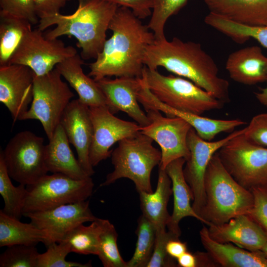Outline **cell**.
Listing matches in <instances>:
<instances>
[{
    "instance_id": "8fae6325",
    "label": "cell",
    "mask_w": 267,
    "mask_h": 267,
    "mask_svg": "<svg viewBox=\"0 0 267 267\" xmlns=\"http://www.w3.org/2000/svg\"><path fill=\"white\" fill-rule=\"evenodd\" d=\"M77 53L74 47L65 45L61 40L48 39L39 29H32L24 37L9 64L27 66L40 76L48 73L58 64Z\"/></svg>"
},
{
    "instance_id": "9a60e30c",
    "label": "cell",
    "mask_w": 267,
    "mask_h": 267,
    "mask_svg": "<svg viewBox=\"0 0 267 267\" xmlns=\"http://www.w3.org/2000/svg\"><path fill=\"white\" fill-rule=\"evenodd\" d=\"M23 216L44 231L46 247L59 242L77 225L97 219L91 212L89 200L67 204L49 210L27 213Z\"/></svg>"
},
{
    "instance_id": "603a6c76",
    "label": "cell",
    "mask_w": 267,
    "mask_h": 267,
    "mask_svg": "<svg viewBox=\"0 0 267 267\" xmlns=\"http://www.w3.org/2000/svg\"><path fill=\"white\" fill-rule=\"evenodd\" d=\"M201 243L210 257L224 267H267V258L262 251H251L231 243H220L210 236L208 229L200 230Z\"/></svg>"
},
{
    "instance_id": "30bf717a",
    "label": "cell",
    "mask_w": 267,
    "mask_h": 267,
    "mask_svg": "<svg viewBox=\"0 0 267 267\" xmlns=\"http://www.w3.org/2000/svg\"><path fill=\"white\" fill-rule=\"evenodd\" d=\"M44 139L29 131L16 134L0 150L11 178L25 185L47 174Z\"/></svg>"
},
{
    "instance_id": "7a4b0ae2",
    "label": "cell",
    "mask_w": 267,
    "mask_h": 267,
    "mask_svg": "<svg viewBox=\"0 0 267 267\" xmlns=\"http://www.w3.org/2000/svg\"><path fill=\"white\" fill-rule=\"evenodd\" d=\"M144 65L152 70L162 67L187 79L224 103L230 101L229 84L219 75L213 58L197 43L174 37L156 40L147 48Z\"/></svg>"
},
{
    "instance_id": "ba28073f",
    "label": "cell",
    "mask_w": 267,
    "mask_h": 267,
    "mask_svg": "<svg viewBox=\"0 0 267 267\" xmlns=\"http://www.w3.org/2000/svg\"><path fill=\"white\" fill-rule=\"evenodd\" d=\"M243 133L221 148L219 157L230 175L245 189L267 187V147L250 142Z\"/></svg>"
},
{
    "instance_id": "f35d334b",
    "label": "cell",
    "mask_w": 267,
    "mask_h": 267,
    "mask_svg": "<svg viewBox=\"0 0 267 267\" xmlns=\"http://www.w3.org/2000/svg\"><path fill=\"white\" fill-rule=\"evenodd\" d=\"M0 6L1 11L25 19L32 24L39 22L34 0H0Z\"/></svg>"
},
{
    "instance_id": "d6a6232c",
    "label": "cell",
    "mask_w": 267,
    "mask_h": 267,
    "mask_svg": "<svg viewBox=\"0 0 267 267\" xmlns=\"http://www.w3.org/2000/svg\"><path fill=\"white\" fill-rule=\"evenodd\" d=\"M118 234L114 225L106 220L100 237L97 256L104 267H127L117 245Z\"/></svg>"
},
{
    "instance_id": "4316f807",
    "label": "cell",
    "mask_w": 267,
    "mask_h": 267,
    "mask_svg": "<svg viewBox=\"0 0 267 267\" xmlns=\"http://www.w3.org/2000/svg\"><path fill=\"white\" fill-rule=\"evenodd\" d=\"M171 184V180L165 170L159 168L155 191L151 193L138 192L142 215L153 224L156 230L167 227L170 217L167 205L173 193Z\"/></svg>"
},
{
    "instance_id": "e575fe53",
    "label": "cell",
    "mask_w": 267,
    "mask_h": 267,
    "mask_svg": "<svg viewBox=\"0 0 267 267\" xmlns=\"http://www.w3.org/2000/svg\"><path fill=\"white\" fill-rule=\"evenodd\" d=\"M39 254L34 245L8 246L0 255V267H37Z\"/></svg>"
},
{
    "instance_id": "9c48e42d",
    "label": "cell",
    "mask_w": 267,
    "mask_h": 267,
    "mask_svg": "<svg viewBox=\"0 0 267 267\" xmlns=\"http://www.w3.org/2000/svg\"><path fill=\"white\" fill-rule=\"evenodd\" d=\"M26 187L28 195L23 214L87 200L92 194L94 183L91 177L76 179L63 174L52 173Z\"/></svg>"
},
{
    "instance_id": "d4e9b609",
    "label": "cell",
    "mask_w": 267,
    "mask_h": 267,
    "mask_svg": "<svg viewBox=\"0 0 267 267\" xmlns=\"http://www.w3.org/2000/svg\"><path fill=\"white\" fill-rule=\"evenodd\" d=\"M46 145L45 164L48 172L61 173L76 179L89 177L70 147L66 133L59 124Z\"/></svg>"
},
{
    "instance_id": "8992f818",
    "label": "cell",
    "mask_w": 267,
    "mask_h": 267,
    "mask_svg": "<svg viewBox=\"0 0 267 267\" xmlns=\"http://www.w3.org/2000/svg\"><path fill=\"white\" fill-rule=\"evenodd\" d=\"M142 76L158 99L178 111L201 115L207 112L222 109L225 104L183 77L165 76L157 70L150 69L145 66Z\"/></svg>"
},
{
    "instance_id": "4dcf8cb0",
    "label": "cell",
    "mask_w": 267,
    "mask_h": 267,
    "mask_svg": "<svg viewBox=\"0 0 267 267\" xmlns=\"http://www.w3.org/2000/svg\"><path fill=\"white\" fill-rule=\"evenodd\" d=\"M0 153V194L4 201L2 211L6 215L18 219L23 214V209L28 195L26 185L14 186L11 180Z\"/></svg>"
},
{
    "instance_id": "d6986e66",
    "label": "cell",
    "mask_w": 267,
    "mask_h": 267,
    "mask_svg": "<svg viewBox=\"0 0 267 267\" xmlns=\"http://www.w3.org/2000/svg\"><path fill=\"white\" fill-rule=\"evenodd\" d=\"M103 93L109 110L114 114L126 113L141 127L148 125L150 120L141 109L137 94L142 85V77H105L95 81Z\"/></svg>"
},
{
    "instance_id": "f6af8a7d",
    "label": "cell",
    "mask_w": 267,
    "mask_h": 267,
    "mask_svg": "<svg viewBox=\"0 0 267 267\" xmlns=\"http://www.w3.org/2000/svg\"><path fill=\"white\" fill-rule=\"evenodd\" d=\"M177 265L181 267H196L198 266V259L196 254L186 251L177 260Z\"/></svg>"
},
{
    "instance_id": "bcb514c9",
    "label": "cell",
    "mask_w": 267,
    "mask_h": 267,
    "mask_svg": "<svg viewBox=\"0 0 267 267\" xmlns=\"http://www.w3.org/2000/svg\"><path fill=\"white\" fill-rule=\"evenodd\" d=\"M267 85L264 88H262L260 91L255 93L258 101L264 106L267 107Z\"/></svg>"
},
{
    "instance_id": "d590c367",
    "label": "cell",
    "mask_w": 267,
    "mask_h": 267,
    "mask_svg": "<svg viewBox=\"0 0 267 267\" xmlns=\"http://www.w3.org/2000/svg\"><path fill=\"white\" fill-rule=\"evenodd\" d=\"M46 251L39 254L37 267H90L91 262L83 264L66 260L71 252L69 245L63 241L54 242L46 247Z\"/></svg>"
},
{
    "instance_id": "74e56055",
    "label": "cell",
    "mask_w": 267,
    "mask_h": 267,
    "mask_svg": "<svg viewBox=\"0 0 267 267\" xmlns=\"http://www.w3.org/2000/svg\"><path fill=\"white\" fill-rule=\"evenodd\" d=\"M228 34L231 39L237 43L243 44L253 38L267 48V25L249 26L232 22L229 25Z\"/></svg>"
},
{
    "instance_id": "2e32d148",
    "label": "cell",
    "mask_w": 267,
    "mask_h": 267,
    "mask_svg": "<svg viewBox=\"0 0 267 267\" xmlns=\"http://www.w3.org/2000/svg\"><path fill=\"white\" fill-rule=\"evenodd\" d=\"M35 76L33 70L24 65L0 66V101L14 122L20 120L32 103Z\"/></svg>"
},
{
    "instance_id": "ee69618b",
    "label": "cell",
    "mask_w": 267,
    "mask_h": 267,
    "mask_svg": "<svg viewBox=\"0 0 267 267\" xmlns=\"http://www.w3.org/2000/svg\"><path fill=\"white\" fill-rule=\"evenodd\" d=\"M187 249L186 243L180 241L179 238L170 240L166 245V251L168 254L176 260L187 251Z\"/></svg>"
},
{
    "instance_id": "ac0fdd59",
    "label": "cell",
    "mask_w": 267,
    "mask_h": 267,
    "mask_svg": "<svg viewBox=\"0 0 267 267\" xmlns=\"http://www.w3.org/2000/svg\"><path fill=\"white\" fill-rule=\"evenodd\" d=\"M137 99L144 109H155L165 113L168 117H178L184 119L200 137L207 141H212L221 133H232L237 127L246 124L245 121L239 119H211L174 109L157 99L150 90L144 78H142Z\"/></svg>"
},
{
    "instance_id": "ab89813d",
    "label": "cell",
    "mask_w": 267,
    "mask_h": 267,
    "mask_svg": "<svg viewBox=\"0 0 267 267\" xmlns=\"http://www.w3.org/2000/svg\"><path fill=\"white\" fill-rule=\"evenodd\" d=\"M243 135L250 142L267 147V113L254 116L245 127Z\"/></svg>"
},
{
    "instance_id": "6da1fadb",
    "label": "cell",
    "mask_w": 267,
    "mask_h": 267,
    "mask_svg": "<svg viewBox=\"0 0 267 267\" xmlns=\"http://www.w3.org/2000/svg\"><path fill=\"white\" fill-rule=\"evenodd\" d=\"M112 31L88 76L95 81L105 77L141 78L147 47L155 40L153 32L128 8L119 6L109 26Z\"/></svg>"
},
{
    "instance_id": "836d02e7",
    "label": "cell",
    "mask_w": 267,
    "mask_h": 267,
    "mask_svg": "<svg viewBox=\"0 0 267 267\" xmlns=\"http://www.w3.org/2000/svg\"><path fill=\"white\" fill-rule=\"evenodd\" d=\"M188 0H154L150 20L147 25L156 40L166 38L164 27L168 19L184 7Z\"/></svg>"
},
{
    "instance_id": "484cf974",
    "label": "cell",
    "mask_w": 267,
    "mask_h": 267,
    "mask_svg": "<svg viewBox=\"0 0 267 267\" xmlns=\"http://www.w3.org/2000/svg\"><path fill=\"white\" fill-rule=\"evenodd\" d=\"M212 12L249 25H267V0H203Z\"/></svg>"
},
{
    "instance_id": "f546056e",
    "label": "cell",
    "mask_w": 267,
    "mask_h": 267,
    "mask_svg": "<svg viewBox=\"0 0 267 267\" xmlns=\"http://www.w3.org/2000/svg\"><path fill=\"white\" fill-rule=\"evenodd\" d=\"M106 220L97 218L89 225L80 224L70 230L60 241L69 245L71 252L97 255L99 237Z\"/></svg>"
},
{
    "instance_id": "7c38bea8",
    "label": "cell",
    "mask_w": 267,
    "mask_h": 267,
    "mask_svg": "<svg viewBox=\"0 0 267 267\" xmlns=\"http://www.w3.org/2000/svg\"><path fill=\"white\" fill-rule=\"evenodd\" d=\"M150 123L140 127V132L150 137L161 148L159 168L163 170L173 161L190 155L187 138L191 126L178 117H164L155 109H145Z\"/></svg>"
},
{
    "instance_id": "5bb4252c",
    "label": "cell",
    "mask_w": 267,
    "mask_h": 267,
    "mask_svg": "<svg viewBox=\"0 0 267 267\" xmlns=\"http://www.w3.org/2000/svg\"><path fill=\"white\" fill-rule=\"evenodd\" d=\"M89 109L93 128L89 159L94 167L111 157L110 148L116 142L138 133L140 126L115 116L106 106H91Z\"/></svg>"
},
{
    "instance_id": "7dc6e473",
    "label": "cell",
    "mask_w": 267,
    "mask_h": 267,
    "mask_svg": "<svg viewBox=\"0 0 267 267\" xmlns=\"http://www.w3.org/2000/svg\"><path fill=\"white\" fill-rule=\"evenodd\" d=\"M261 251L263 252L267 258V242L262 248Z\"/></svg>"
},
{
    "instance_id": "e0dca14e",
    "label": "cell",
    "mask_w": 267,
    "mask_h": 267,
    "mask_svg": "<svg viewBox=\"0 0 267 267\" xmlns=\"http://www.w3.org/2000/svg\"><path fill=\"white\" fill-rule=\"evenodd\" d=\"M70 143L75 148L78 160L86 174H94L89 162V153L93 136V128L89 107L79 99L71 100L60 120Z\"/></svg>"
},
{
    "instance_id": "5b68a950",
    "label": "cell",
    "mask_w": 267,
    "mask_h": 267,
    "mask_svg": "<svg viewBox=\"0 0 267 267\" xmlns=\"http://www.w3.org/2000/svg\"><path fill=\"white\" fill-rule=\"evenodd\" d=\"M153 141L140 131L119 141L111 155L114 170L106 176L101 186L127 178L134 182L138 192H152L151 173L161 160V151L153 145Z\"/></svg>"
},
{
    "instance_id": "8d00e7d4",
    "label": "cell",
    "mask_w": 267,
    "mask_h": 267,
    "mask_svg": "<svg viewBox=\"0 0 267 267\" xmlns=\"http://www.w3.org/2000/svg\"><path fill=\"white\" fill-rule=\"evenodd\" d=\"M179 238L173 232L166 230V228L156 230L154 250L147 267H175V259L171 258L166 251L168 241L173 239Z\"/></svg>"
},
{
    "instance_id": "7bdbcfd3",
    "label": "cell",
    "mask_w": 267,
    "mask_h": 267,
    "mask_svg": "<svg viewBox=\"0 0 267 267\" xmlns=\"http://www.w3.org/2000/svg\"><path fill=\"white\" fill-rule=\"evenodd\" d=\"M69 0H34L36 14L40 19L60 13Z\"/></svg>"
},
{
    "instance_id": "44dd1931",
    "label": "cell",
    "mask_w": 267,
    "mask_h": 267,
    "mask_svg": "<svg viewBox=\"0 0 267 267\" xmlns=\"http://www.w3.org/2000/svg\"><path fill=\"white\" fill-rule=\"evenodd\" d=\"M230 78L245 85H254L267 80V57L257 45L244 47L231 53L225 63Z\"/></svg>"
},
{
    "instance_id": "1f68e13d",
    "label": "cell",
    "mask_w": 267,
    "mask_h": 267,
    "mask_svg": "<svg viewBox=\"0 0 267 267\" xmlns=\"http://www.w3.org/2000/svg\"><path fill=\"white\" fill-rule=\"evenodd\" d=\"M156 232L153 224L141 215L137 220L135 249L131 259L127 262V267H147L154 250Z\"/></svg>"
},
{
    "instance_id": "3957f363",
    "label": "cell",
    "mask_w": 267,
    "mask_h": 267,
    "mask_svg": "<svg viewBox=\"0 0 267 267\" xmlns=\"http://www.w3.org/2000/svg\"><path fill=\"white\" fill-rule=\"evenodd\" d=\"M78 8L68 15L58 13L40 19L38 29L43 31L51 26L45 37L58 39L67 35L73 36L82 49L85 59H95L102 51L106 41V32L119 6L106 0H78Z\"/></svg>"
},
{
    "instance_id": "f1b7e54d",
    "label": "cell",
    "mask_w": 267,
    "mask_h": 267,
    "mask_svg": "<svg viewBox=\"0 0 267 267\" xmlns=\"http://www.w3.org/2000/svg\"><path fill=\"white\" fill-rule=\"evenodd\" d=\"M28 21L0 11V66L9 64L24 37L32 30Z\"/></svg>"
},
{
    "instance_id": "7402d4cb",
    "label": "cell",
    "mask_w": 267,
    "mask_h": 267,
    "mask_svg": "<svg viewBox=\"0 0 267 267\" xmlns=\"http://www.w3.org/2000/svg\"><path fill=\"white\" fill-rule=\"evenodd\" d=\"M185 162L184 158H178L171 162L165 168L172 181L174 196L173 211L167 228L179 237L181 234L179 223L183 218L191 217L205 223V221L194 211L191 205L193 196L183 175V166Z\"/></svg>"
},
{
    "instance_id": "83f0119b",
    "label": "cell",
    "mask_w": 267,
    "mask_h": 267,
    "mask_svg": "<svg viewBox=\"0 0 267 267\" xmlns=\"http://www.w3.org/2000/svg\"><path fill=\"white\" fill-rule=\"evenodd\" d=\"M46 235L44 231L32 222L23 223L0 210V247L23 244L36 246L44 243Z\"/></svg>"
},
{
    "instance_id": "277c9868",
    "label": "cell",
    "mask_w": 267,
    "mask_h": 267,
    "mask_svg": "<svg viewBox=\"0 0 267 267\" xmlns=\"http://www.w3.org/2000/svg\"><path fill=\"white\" fill-rule=\"evenodd\" d=\"M205 204L200 214L208 226L225 223L248 214L254 204L251 191L230 175L216 152L211 158L204 178Z\"/></svg>"
},
{
    "instance_id": "cb8c5ba5",
    "label": "cell",
    "mask_w": 267,
    "mask_h": 267,
    "mask_svg": "<svg viewBox=\"0 0 267 267\" xmlns=\"http://www.w3.org/2000/svg\"><path fill=\"white\" fill-rule=\"evenodd\" d=\"M84 59L78 53L58 64L55 68L76 91L79 99L89 107L107 106L106 99L96 82L86 75Z\"/></svg>"
},
{
    "instance_id": "52a82bcc",
    "label": "cell",
    "mask_w": 267,
    "mask_h": 267,
    "mask_svg": "<svg viewBox=\"0 0 267 267\" xmlns=\"http://www.w3.org/2000/svg\"><path fill=\"white\" fill-rule=\"evenodd\" d=\"M61 77L56 68L45 75H35L32 103L20 119L39 120L48 139L60 124L66 108L74 96Z\"/></svg>"
},
{
    "instance_id": "ffe728a7",
    "label": "cell",
    "mask_w": 267,
    "mask_h": 267,
    "mask_svg": "<svg viewBox=\"0 0 267 267\" xmlns=\"http://www.w3.org/2000/svg\"><path fill=\"white\" fill-rule=\"evenodd\" d=\"M209 226V234L214 240L234 243L251 251H261L267 242V233L247 214L239 215L225 223Z\"/></svg>"
},
{
    "instance_id": "4fadbf2b",
    "label": "cell",
    "mask_w": 267,
    "mask_h": 267,
    "mask_svg": "<svg viewBox=\"0 0 267 267\" xmlns=\"http://www.w3.org/2000/svg\"><path fill=\"white\" fill-rule=\"evenodd\" d=\"M244 131L245 128L233 131L221 139L212 141L202 139L193 128L190 130L187 138L190 155L185 162L183 175L192 194V207L198 215L205 204L204 178L211 158L229 140Z\"/></svg>"
},
{
    "instance_id": "60d3db41",
    "label": "cell",
    "mask_w": 267,
    "mask_h": 267,
    "mask_svg": "<svg viewBox=\"0 0 267 267\" xmlns=\"http://www.w3.org/2000/svg\"><path fill=\"white\" fill-rule=\"evenodd\" d=\"M251 191L254 204L247 215L267 233V187H257Z\"/></svg>"
},
{
    "instance_id": "b9f144b4",
    "label": "cell",
    "mask_w": 267,
    "mask_h": 267,
    "mask_svg": "<svg viewBox=\"0 0 267 267\" xmlns=\"http://www.w3.org/2000/svg\"><path fill=\"white\" fill-rule=\"evenodd\" d=\"M131 9L140 19L151 16L154 6V0H106Z\"/></svg>"
}]
</instances>
